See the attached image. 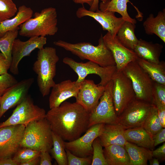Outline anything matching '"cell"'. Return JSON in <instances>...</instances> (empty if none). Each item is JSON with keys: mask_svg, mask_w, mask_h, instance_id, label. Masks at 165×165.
<instances>
[{"mask_svg": "<svg viewBox=\"0 0 165 165\" xmlns=\"http://www.w3.org/2000/svg\"><path fill=\"white\" fill-rule=\"evenodd\" d=\"M90 112L77 102L64 101L46 113L52 131L64 141L75 140L89 128Z\"/></svg>", "mask_w": 165, "mask_h": 165, "instance_id": "cell-1", "label": "cell"}, {"mask_svg": "<svg viewBox=\"0 0 165 165\" xmlns=\"http://www.w3.org/2000/svg\"><path fill=\"white\" fill-rule=\"evenodd\" d=\"M53 43L71 52L82 60H88L102 67L116 65L112 53L105 44L102 35L97 46L88 42L72 43L62 40L55 41Z\"/></svg>", "mask_w": 165, "mask_h": 165, "instance_id": "cell-2", "label": "cell"}, {"mask_svg": "<svg viewBox=\"0 0 165 165\" xmlns=\"http://www.w3.org/2000/svg\"><path fill=\"white\" fill-rule=\"evenodd\" d=\"M59 60L54 48L43 47L38 52L37 60L33 64V69L37 75V85L43 97L49 94L51 89L56 83L53 79Z\"/></svg>", "mask_w": 165, "mask_h": 165, "instance_id": "cell-3", "label": "cell"}, {"mask_svg": "<svg viewBox=\"0 0 165 165\" xmlns=\"http://www.w3.org/2000/svg\"><path fill=\"white\" fill-rule=\"evenodd\" d=\"M19 26V34L27 37L55 35L58 31L57 13L55 8L50 7L36 12Z\"/></svg>", "mask_w": 165, "mask_h": 165, "instance_id": "cell-4", "label": "cell"}, {"mask_svg": "<svg viewBox=\"0 0 165 165\" xmlns=\"http://www.w3.org/2000/svg\"><path fill=\"white\" fill-rule=\"evenodd\" d=\"M52 133L45 118L32 122L25 127L20 146L41 152H50L53 145Z\"/></svg>", "mask_w": 165, "mask_h": 165, "instance_id": "cell-5", "label": "cell"}, {"mask_svg": "<svg viewBox=\"0 0 165 165\" xmlns=\"http://www.w3.org/2000/svg\"><path fill=\"white\" fill-rule=\"evenodd\" d=\"M122 72L130 80L136 97L153 104L152 90L154 81L136 60L128 63Z\"/></svg>", "mask_w": 165, "mask_h": 165, "instance_id": "cell-6", "label": "cell"}, {"mask_svg": "<svg viewBox=\"0 0 165 165\" xmlns=\"http://www.w3.org/2000/svg\"><path fill=\"white\" fill-rule=\"evenodd\" d=\"M45 110L34 104L28 96L16 106L11 116L0 123V128L10 125L21 124L26 126L30 123L45 118Z\"/></svg>", "mask_w": 165, "mask_h": 165, "instance_id": "cell-7", "label": "cell"}, {"mask_svg": "<svg viewBox=\"0 0 165 165\" xmlns=\"http://www.w3.org/2000/svg\"><path fill=\"white\" fill-rule=\"evenodd\" d=\"M112 79L105 86L104 93L98 104L90 113L89 128L98 123H118V116L112 97Z\"/></svg>", "mask_w": 165, "mask_h": 165, "instance_id": "cell-8", "label": "cell"}, {"mask_svg": "<svg viewBox=\"0 0 165 165\" xmlns=\"http://www.w3.org/2000/svg\"><path fill=\"white\" fill-rule=\"evenodd\" d=\"M63 62L77 74L78 78L76 81L80 83L88 75L95 74L101 78V81L98 84L105 86L112 79L113 75L117 71L116 65L102 67L91 61L85 63L79 62L71 58L66 57L63 58Z\"/></svg>", "mask_w": 165, "mask_h": 165, "instance_id": "cell-9", "label": "cell"}, {"mask_svg": "<svg viewBox=\"0 0 165 165\" xmlns=\"http://www.w3.org/2000/svg\"><path fill=\"white\" fill-rule=\"evenodd\" d=\"M112 97L117 116H119L135 98L130 80L122 72L117 71L112 78Z\"/></svg>", "mask_w": 165, "mask_h": 165, "instance_id": "cell-10", "label": "cell"}, {"mask_svg": "<svg viewBox=\"0 0 165 165\" xmlns=\"http://www.w3.org/2000/svg\"><path fill=\"white\" fill-rule=\"evenodd\" d=\"M153 104L135 97L118 116V123L125 129L142 127Z\"/></svg>", "mask_w": 165, "mask_h": 165, "instance_id": "cell-11", "label": "cell"}, {"mask_svg": "<svg viewBox=\"0 0 165 165\" xmlns=\"http://www.w3.org/2000/svg\"><path fill=\"white\" fill-rule=\"evenodd\" d=\"M25 127L18 124L0 128V159L13 157L20 147Z\"/></svg>", "mask_w": 165, "mask_h": 165, "instance_id": "cell-12", "label": "cell"}, {"mask_svg": "<svg viewBox=\"0 0 165 165\" xmlns=\"http://www.w3.org/2000/svg\"><path fill=\"white\" fill-rule=\"evenodd\" d=\"M105 124L98 123L90 127L82 136L71 141L64 142L65 149L80 157L92 156V144L102 132Z\"/></svg>", "mask_w": 165, "mask_h": 165, "instance_id": "cell-13", "label": "cell"}, {"mask_svg": "<svg viewBox=\"0 0 165 165\" xmlns=\"http://www.w3.org/2000/svg\"><path fill=\"white\" fill-rule=\"evenodd\" d=\"M47 38L44 37H30L26 41L16 39L12 50V60L9 68L10 72L14 75L19 73L18 66L24 57L30 55L31 52L36 49H41L46 44Z\"/></svg>", "mask_w": 165, "mask_h": 165, "instance_id": "cell-14", "label": "cell"}, {"mask_svg": "<svg viewBox=\"0 0 165 165\" xmlns=\"http://www.w3.org/2000/svg\"><path fill=\"white\" fill-rule=\"evenodd\" d=\"M34 81L33 78H30L17 82L0 97V119L8 110L17 105L28 96Z\"/></svg>", "mask_w": 165, "mask_h": 165, "instance_id": "cell-15", "label": "cell"}, {"mask_svg": "<svg viewBox=\"0 0 165 165\" xmlns=\"http://www.w3.org/2000/svg\"><path fill=\"white\" fill-rule=\"evenodd\" d=\"M115 13L113 12L102 11L99 9L95 11H92L87 10L83 6L77 9L76 15L80 18L86 16L93 18L101 24L104 31H107L114 36L125 21L122 17H116Z\"/></svg>", "mask_w": 165, "mask_h": 165, "instance_id": "cell-16", "label": "cell"}, {"mask_svg": "<svg viewBox=\"0 0 165 165\" xmlns=\"http://www.w3.org/2000/svg\"><path fill=\"white\" fill-rule=\"evenodd\" d=\"M103 38L106 45L112 53L117 72H122L128 63L137 60L138 58L134 50L126 47L118 40L116 35L112 36L107 32L103 36Z\"/></svg>", "mask_w": 165, "mask_h": 165, "instance_id": "cell-17", "label": "cell"}, {"mask_svg": "<svg viewBox=\"0 0 165 165\" xmlns=\"http://www.w3.org/2000/svg\"><path fill=\"white\" fill-rule=\"evenodd\" d=\"M105 88V86L96 84L93 80L85 79L81 83L76 102L90 113L98 104Z\"/></svg>", "mask_w": 165, "mask_h": 165, "instance_id": "cell-18", "label": "cell"}, {"mask_svg": "<svg viewBox=\"0 0 165 165\" xmlns=\"http://www.w3.org/2000/svg\"><path fill=\"white\" fill-rule=\"evenodd\" d=\"M81 83L68 79L55 83L52 87L49 98L50 109L59 106L69 98L74 97L76 98L80 88Z\"/></svg>", "mask_w": 165, "mask_h": 165, "instance_id": "cell-19", "label": "cell"}, {"mask_svg": "<svg viewBox=\"0 0 165 165\" xmlns=\"http://www.w3.org/2000/svg\"><path fill=\"white\" fill-rule=\"evenodd\" d=\"M125 129L120 124H105L102 133L98 137L104 147L112 145L124 146L127 141L124 132Z\"/></svg>", "mask_w": 165, "mask_h": 165, "instance_id": "cell-20", "label": "cell"}, {"mask_svg": "<svg viewBox=\"0 0 165 165\" xmlns=\"http://www.w3.org/2000/svg\"><path fill=\"white\" fill-rule=\"evenodd\" d=\"M163 47L161 44L140 39L134 50L138 58L150 62L158 63L160 61V57Z\"/></svg>", "mask_w": 165, "mask_h": 165, "instance_id": "cell-21", "label": "cell"}, {"mask_svg": "<svg viewBox=\"0 0 165 165\" xmlns=\"http://www.w3.org/2000/svg\"><path fill=\"white\" fill-rule=\"evenodd\" d=\"M143 26L147 34H155L165 43V9L159 12L156 16L150 14L144 22Z\"/></svg>", "mask_w": 165, "mask_h": 165, "instance_id": "cell-22", "label": "cell"}, {"mask_svg": "<svg viewBox=\"0 0 165 165\" xmlns=\"http://www.w3.org/2000/svg\"><path fill=\"white\" fill-rule=\"evenodd\" d=\"M103 152L108 165H130V158L124 146L110 145L104 147Z\"/></svg>", "mask_w": 165, "mask_h": 165, "instance_id": "cell-23", "label": "cell"}, {"mask_svg": "<svg viewBox=\"0 0 165 165\" xmlns=\"http://www.w3.org/2000/svg\"><path fill=\"white\" fill-rule=\"evenodd\" d=\"M124 134L127 141L152 151L155 147L152 136L142 127L125 129Z\"/></svg>", "mask_w": 165, "mask_h": 165, "instance_id": "cell-24", "label": "cell"}, {"mask_svg": "<svg viewBox=\"0 0 165 165\" xmlns=\"http://www.w3.org/2000/svg\"><path fill=\"white\" fill-rule=\"evenodd\" d=\"M33 13V11L31 8L24 5L20 6L16 15L13 18L3 20L0 23V38L7 31L19 27L31 18Z\"/></svg>", "mask_w": 165, "mask_h": 165, "instance_id": "cell-25", "label": "cell"}, {"mask_svg": "<svg viewBox=\"0 0 165 165\" xmlns=\"http://www.w3.org/2000/svg\"><path fill=\"white\" fill-rule=\"evenodd\" d=\"M124 147L128 154L130 165H147L153 157L152 151L127 141Z\"/></svg>", "mask_w": 165, "mask_h": 165, "instance_id": "cell-26", "label": "cell"}, {"mask_svg": "<svg viewBox=\"0 0 165 165\" xmlns=\"http://www.w3.org/2000/svg\"><path fill=\"white\" fill-rule=\"evenodd\" d=\"M136 61L153 81L165 85L164 61H160L158 63H155L138 57Z\"/></svg>", "mask_w": 165, "mask_h": 165, "instance_id": "cell-27", "label": "cell"}, {"mask_svg": "<svg viewBox=\"0 0 165 165\" xmlns=\"http://www.w3.org/2000/svg\"><path fill=\"white\" fill-rule=\"evenodd\" d=\"M129 0H105L101 2L99 9L100 10L116 12L119 14L125 21L135 24L136 20L131 17L127 11V3Z\"/></svg>", "mask_w": 165, "mask_h": 165, "instance_id": "cell-28", "label": "cell"}, {"mask_svg": "<svg viewBox=\"0 0 165 165\" xmlns=\"http://www.w3.org/2000/svg\"><path fill=\"white\" fill-rule=\"evenodd\" d=\"M135 24L125 21L116 35L117 38L122 44L133 50L138 41L135 34Z\"/></svg>", "mask_w": 165, "mask_h": 165, "instance_id": "cell-29", "label": "cell"}, {"mask_svg": "<svg viewBox=\"0 0 165 165\" xmlns=\"http://www.w3.org/2000/svg\"><path fill=\"white\" fill-rule=\"evenodd\" d=\"M53 145L50 152L52 157L59 165H68V160L65 149L64 141L52 131Z\"/></svg>", "mask_w": 165, "mask_h": 165, "instance_id": "cell-30", "label": "cell"}, {"mask_svg": "<svg viewBox=\"0 0 165 165\" xmlns=\"http://www.w3.org/2000/svg\"><path fill=\"white\" fill-rule=\"evenodd\" d=\"M19 26L6 32L0 38V51L5 59L11 62L12 50L14 40L17 38Z\"/></svg>", "mask_w": 165, "mask_h": 165, "instance_id": "cell-31", "label": "cell"}, {"mask_svg": "<svg viewBox=\"0 0 165 165\" xmlns=\"http://www.w3.org/2000/svg\"><path fill=\"white\" fill-rule=\"evenodd\" d=\"M142 127L152 136L163 128L159 121L156 105L153 104Z\"/></svg>", "mask_w": 165, "mask_h": 165, "instance_id": "cell-32", "label": "cell"}, {"mask_svg": "<svg viewBox=\"0 0 165 165\" xmlns=\"http://www.w3.org/2000/svg\"><path fill=\"white\" fill-rule=\"evenodd\" d=\"M40 153V152L29 148L20 147L12 158L19 165H21L31 159L39 157Z\"/></svg>", "mask_w": 165, "mask_h": 165, "instance_id": "cell-33", "label": "cell"}, {"mask_svg": "<svg viewBox=\"0 0 165 165\" xmlns=\"http://www.w3.org/2000/svg\"><path fill=\"white\" fill-rule=\"evenodd\" d=\"M102 147L99 137L96 138L92 144L91 165H108L104 156Z\"/></svg>", "mask_w": 165, "mask_h": 165, "instance_id": "cell-34", "label": "cell"}, {"mask_svg": "<svg viewBox=\"0 0 165 165\" xmlns=\"http://www.w3.org/2000/svg\"><path fill=\"white\" fill-rule=\"evenodd\" d=\"M17 11L13 0H0V18L2 20L10 18Z\"/></svg>", "mask_w": 165, "mask_h": 165, "instance_id": "cell-35", "label": "cell"}, {"mask_svg": "<svg viewBox=\"0 0 165 165\" xmlns=\"http://www.w3.org/2000/svg\"><path fill=\"white\" fill-rule=\"evenodd\" d=\"M152 95L153 104L165 106V85L154 81Z\"/></svg>", "mask_w": 165, "mask_h": 165, "instance_id": "cell-36", "label": "cell"}, {"mask_svg": "<svg viewBox=\"0 0 165 165\" xmlns=\"http://www.w3.org/2000/svg\"><path fill=\"white\" fill-rule=\"evenodd\" d=\"M66 152L68 165H90L92 161V156L80 157L72 153L65 149Z\"/></svg>", "mask_w": 165, "mask_h": 165, "instance_id": "cell-37", "label": "cell"}, {"mask_svg": "<svg viewBox=\"0 0 165 165\" xmlns=\"http://www.w3.org/2000/svg\"><path fill=\"white\" fill-rule=\"evenodd\" d=\"M17 82L15 78L8 73L0 75V97Z\"/></svg>", "mask_w": 165, "mask_h": 165, "instance_id": "cell-38", "label": "cell"}, {"mask_svg": "<svg viewBox=\"0 0 165 165\" xmlns=\"http://www.w3.org/2000/svg\"><path fill=\"white\" fill-rule=\"evenodd\" d=\"M155 147L165 141V129L163 128L152 136Z\"/></svg>", "mask_w": 165, "mask_h": 165, "instance_id": "cell-39", "label": "cell"}, {"mask_svg": "<svg viewBox=\"0 0 165 165\" xmlns=\"http://www.w3.org/2000/svg\"><path fill=\"white\" fill-rule=\"evenodd\" d=\"M153 157L164 160L165 159V143L156 149L152 151Z\"/></svg>", "mask_w": 165, "mask_h": 165, "instance_id": "cell-40", "label": "cell"}, {"mask_svg": "<svg viewBox=\"0 0 165 165\" xmlns=\"http://www.w3.org/2000/svg\"><path fill=\"white\" fill-rule=\"evenodd\" d=\"M157 108L158 118L163 128H165V106L161 105L155 104Z\"/></svg>", "mask_w": 165, "mask_h": 165, "instance_id": "cell-41", "label": "cell"}, {"mask_svg": "<svg viewBox=\"0 0 165 165\" xmlns=\"http://www.w3.org/2000/svg\"><path fill=\"white\" fill-rule=\"evenodd\" d=\"M50 152L47 151L41 152L40 156L39 165H51L52 159L49 154Z\"/></svg>", "mask_w": 165, "mask_h": 165, "instance_id": "cell-42", "label": "cell"}, {"mask_svg": "<svg viewBox=\"0 0 165 165\" xmlns=\"http://www.w3.org/2000/svg\"><path fill=\"white\" fill-rule=\"evenodd\" d=\"M11 63V61L5 58L0 60V75L8 73V71L10 68Z\"/></svg>", "mask_w": 165, "mask_h": 165, "instance_id": "cell-43", "label": "cell"}, {"mask_svg": "<svg viewBox=\"0 0 165 165\" xmlns=\"http://www.w3.org/2000/svg\"><path fill=\"white\" fill-rule=\"evenodd\" d=\"M0 165H19V164L12 158H6L0 159Z\"/></svg>", "mask_w": 165, "mask_h": 165, "instance_id": "cell-44", "label": "cell"}, {"mask_svg": "<svg viewBox=\"0 0 165 165\" xmlns=\"http://www.w3.org/2000/svg\"><path fill=\"white\" fill-rule=\"evenodd\" d=\"M40 157H38L31 159L26 162L24 163L21 165H39Z\"/></svg>", "mask_w": 165, "mask_h": 165, "instance_id": "cell-45", "label": "cell"}, {"mask_svg": "<svg viewBox=\"0 0 165 165\" xmlns=\"http://www.w3.org/2000/svg\"><path fill=\"white\" fill-rule=\"evenodd\" d=\"M94 0H73L76 4H80L83 5L85 3L88 4L90 7L92 6Z\"/></svg>", "mask_w": 165, "mask_h": 165, "instance_id": "cell-46", "label": "cell"}, {"mask_svg": "<svg viewBox=\"0 0 165 165\" xmlns=\"http://www.w3.org/2000/svg\"><path fill=\"white\" fill-rule=\"evenodd\" d=\"M100 0H94L92 6L90 7L89 10L92 11H95L99 9L98 3ZM101 2L105 0H100Z\"/></svg>", "mask_w": 165, "mask_h": 165, "instance_id": "cell-47", "label": "cell"}, {"mask_svg": "<svg viewBox=\"0 0 165 165\" xmlns=\"http://www.w3.org/2000/svg\"><path fill=\"white\" fill-rule=\"evenodd\" d=\"M150 165H159L160 163L159 160L155 157H152L149 160Z\"/></svg>", "mask_w": 165, "mask_h": 165, "instance_id": "cell-48", "label": "cell"}, {"mask_svg": "<svg viewBox=\"0 0 165 165\" xmlns=\"http://www.w3.org/2000/svg\"><path fill=\"white\" fill-rule=\"evenodd\" d=\"M5 58L4 55L1 52H0V60Z\"/></svg>", "mask_w": 165, "mask_h": 165, "instance_id": "cell-49", "label": "cell"}, {"mask_svg": "<svg viewBox=\"0 0 165 165\" xmlns=\"http://www.w3.org/2000/svg\"><path fill=\"white\" fill-rule=\"evenodd\" d=\"M2 20H2L0 18V22H1V21H2Z\"/></svg>", "mask_w": 165, "mask_h": 165, "instance_id": "cell-50", "label": "cell"}]
</instances>
